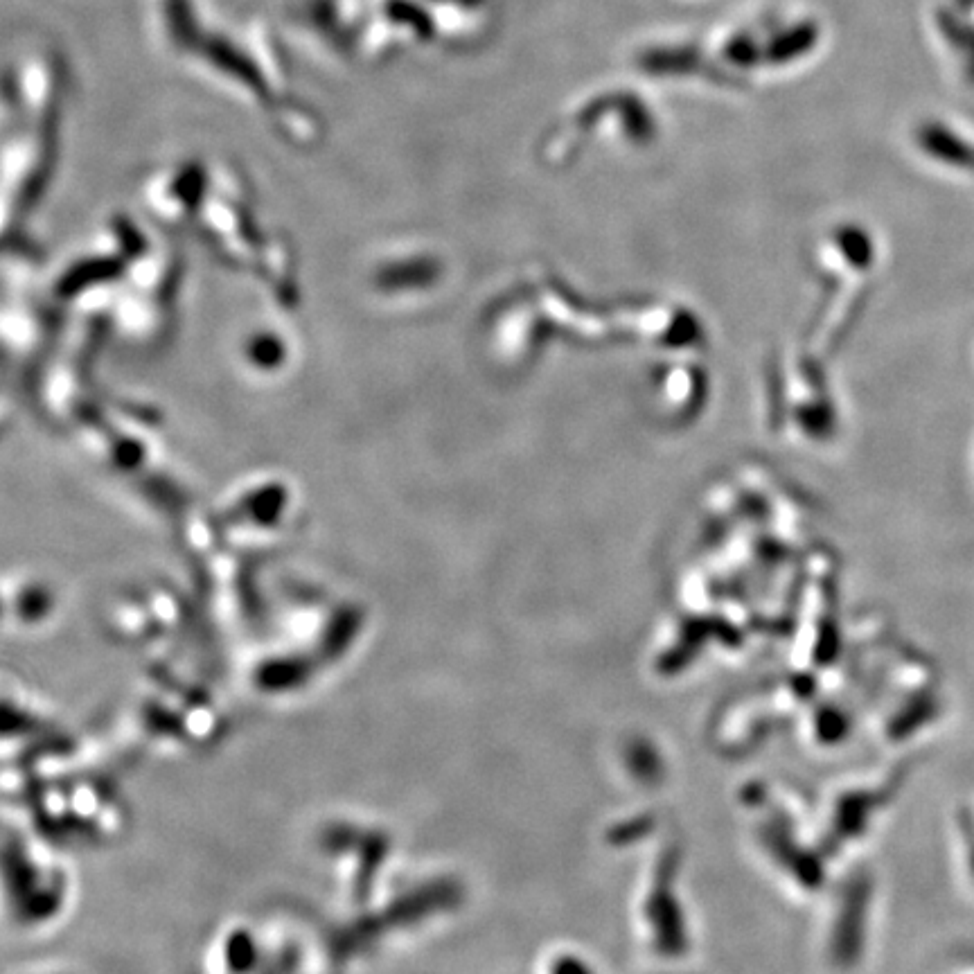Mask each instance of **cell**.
Segmentation results:
<instances>
[{"label":"cell","instance_id":"1","mask_svg":"<svg viewBox=\"0 0 974 974\" xmlns=\"http://www.w3.org/2000/svg\"><path fill=\"white\" fill-rule=\"evenodd\" d=\"M871 891L873 884L869 875H857L848 884L844 902H841L835 938H832V952L841 965H853L860 961L862 947H864V932H866V918H869L871 907Z\"/></svg>","mask_w":974,"mask_h":974},{"label":"cell","instance_id":"2","mask_svg":"<svg viewBox=\"0 0 974 974\" xmlns=\"http://www.w3.org/2000/svg\"><path fill=\"white\" fill-rule=\"evenodd\" d=\"M936 711V702L932 697H916L914 702H909L905 708H900V713L893 717L889 733L891 738H907L911 733L918 731L929 717Z\"/></svg>","mask_w":974,"mask_h":974},{"label":"cell","instance_id":"3","mask_svg":"<svg viewBox=\"0 0 974 974\" xmlns=\"http://www.w3.org/2000/svg\"><path fill=\"white\" fill-rule=\"evenodd\" d=\"M965 844H968V853H970V869L974 873V830L965 826Z\"/></svg>","mask_w":974,"mask_h":974}]
</instances>
